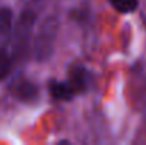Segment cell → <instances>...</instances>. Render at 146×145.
<instances>
[{
    "mask_svg": "<svg viewBox=\"0 0 146 145\" xmlns=\"http://www.w3.org/2000/svg\"><path fill=\"white\" fill-rule=\"evenodd\" d=\"M108 1L121 14L133 13L139 6V0H108Z\"/></svg>",
    "mask_w": 146,
    "mask_h": 145,
    "instance_id": "cell-5",
    "label": "cell"
},
{
    "mask_svg": "<svg viewBox=\"0 0 146 145\" xmlns=\"http://www.w3.org/2000/svg\"><path fill=\"white\" fill-rule=\"evenodd\" d=\"M11 70V57L4 50L0 48V80H3Z\"/></svg>",
    "mask_w": 146,
    "mask_h": 145,
    "instance_id": "cell-7",
    "label": "cell"
},
{
    "mask_svg": "<svg viewBox=\"0 0 146 145\" xmlns=\"http://www.w3.org/2000/svg\"><path fill=\"white\" fill-rule=\"evenodd\" d=\"M90 81H91V74L82 65H72V68L68 73V80H65V83L75 94V97L88 90Z\"/></svg>",
    "mask_w": 146,
    "mask_h": 145,
    "instance_id": "cell-2",
    "label": "cell"
},
{
    "mask_svg": "<svg viewBox=\"0 0 146 145\" xmlns=\"http://www.w3.org/2000/svg\"><path fill=\"white\" fill-rule=\"evenodd\" d=\"M58 31V23L54 17H48L44 20V23L40 27V31L36 37L34 43V53L37 61H46L54 50V41Z\"/></svg>",
    "mask_w": 146,
    "mask_h": 145,
    "instance_id": "cell-1",
    "label": "cell"
},
{
    "mask_svg": "<svg viewBox=\"0 0 146 145\" xmlns=\"http://www.w3.org/2000/svg\"><path fill=\"white\" fill-rule=\"evenodd\" d=\"M13 94H14V97L19 101H21L24 104H30V102H34L38 98L40 90H38V87L33 81H30V80H21V81H19L14 86Z\"/></svg>",
    "mask_w": 146,
    "mask_h": 145,
    "instance_id": "cell-3",
    "label": "cell"
},
{
    "mask_svg": "<svg viewBox=\"0 0 146 145\" xmlns=\"http://www.w3.org/2000/svg\"><path fill=\"white\" fill-rule=\"evenodd\" d=\"M13 24V11L10 7H0V36H6L10 33Z\"/></svg>",
    "mask_w": 146,
    "mask_h": 145,
    "instance_id": "cell-6",
    "label": "cell"
},
{
    "mask_svg": "<svg viewBox=\"0 0 146 145\" xmlns=\"http://www.w3.org/2000/svg\"><path fill=\"white\" fill-rule=\"evenodd\" d=\"M48 93L54 100L58 101H71L75 97V94L71 91V88L65 81H58V80L48 81Z\"/></svg>",
    "mask_w": 146,
    "mask_h": 145,
    "instance_id": "cell-4",
    "label": "cell"
}]
</instances>
